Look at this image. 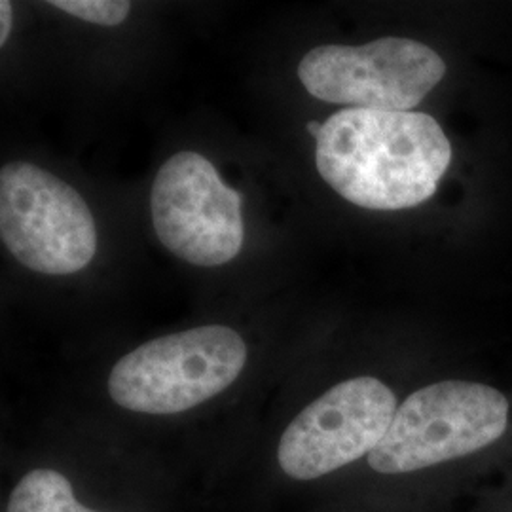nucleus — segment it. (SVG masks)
<instances>
[{
  "instance_id": "obj_1",
  "label": "nucleus",
  "mask_w": 512,
  "mask_h": 512,
  "mask_svg": "<svg viewBox=\"0 0 512 512\" xmlns=\"http://www.w3.org/2000/svg\"><path fill=\"white\" fill-rule=\"evenodd\" d=\"M315 165L344 200L399 211L435 196L452 164V145L425 112L344 109L315 139Z\"/></svg>"
},
{
  "instance_id": "obj_2",
  "label": "nucleus",
  "mask_w": 512,
  "mask_h": 512,
  "mask_svg": "<svg viewBox=\"0 0 512 512\" xmlns=\"http://www.w3.org/2000/svg\"><path fill=\"white\" fill-rule=\"evenodd\" d=\"M245 361L247 346L230 327L175 332L122 357L110 372V397L131 412L179 414L228 389Z\"/></svg>"
},
{
  "instance_id": "obj_3",
  "label": "nucleus",
  "mask_w": 512,
  "mask_h": 512,
  "mask_svg": "<svg viewBox=\"0 0 512 512\" xmlns=\"http://www.w3.org/2000/svg\"><path fill=\"white\" fill-rule=\"evenodd\" d=\"M509 401L490 385L439 382L414 391L391 421L382 442L366 456L382 475H404L465 458L501 439Z\"/></svg>"
},
{
  "instance_id": "obj_4",
  "label": "nucleus",
  "mask_w": 512,
  "mask_h": 512,
  "mask_svg": "<svg viewBox=\"0 0 512 512\" xmlns=\"http://www.w3.org/2000/svg\"><path fill=\"white\" fill-rule=\"evenodd\" d=\"M0 236L19 264L38 274H76L97 251L88 203L73 186L27 162L0 171Z\"/></svg>"
},
{
  "instance_id": "obj_5",
  "label": "nucleus",
  "mask_w": 512,
  "mask_h": 512,
  "mask_svg": "<svg viewBox=\"0 0 512 512\" xmlns=\"http://www.w3.org/2000/svg\"><path fill=\"white\" fill-rule=\"evenodd\" d=\"M446 63L412 38L385 37L365 46H319L298 65L315 99L351 109L410 112L437 88Z\"/></svg>"
},
{
  "instance_id": "obj_6",
  "label": "nucleus",
  "mask_w": 512,
  "mask_h": 512,
  "mask_svg": "<svg viewBox=\"0 0 512 512\" xmlns=\"http://www.w3.org/2000/svg\"><path fill=\"white\" fill-rule=\"evenodd\" d=\"M150 211L165 249L188 264L222 266L243 247L241 196L196 152H179L160 167Z\"/></svg>"
},
{
  "instance_id": "obj_7",
  "label": "nucleus",
  "mask_w": 512,
  "mask_h": 512,
  "mask_svg": "<svg viewBox=\"0 0 512 512\" xmlns=\"http://www.w3.org/2000/svg\"><path fill=\"white\" fill-rule=\"evenodd\" d=\"M395 393L372 376L334 385L285 429L277 459L285 475L313 480L368 456L397 412Z\"/></svg>"
},
{
  "instance_id": "obj_8",
  "label": "nucleus",
  "mask_w": 512,
  "mask_h": 512,
  "mask_svg": "<svg viewBox=\"0 0 512 512\" xmlns=\"http://www.w3.org/2000/svg\"><path fill=\"white\" fill-rule=\"evenodd\" d=\"M8 512H97L74 497L71 482L54 469H35L23 476L8 501Z\"/></svg>"
},
{
  "instance_id": "obj_9",
  "label": "nucleus",
  "mask_w": 512,
  "mask_h": 512,
  "mask_svg": "<svg viewBox=\"0 0 512 512\" xmlns=\"http://www.w3.org/2000/svg\"><path fill=\"white\" fill-rule=\"evenodd\" d=\"M50 6L59 8L74 18L107 27L124 23L131 10V4L124 0H54L50 2Z\"/></svg>"
},
{
  "instance_id": "obj_10",
  "label": "nucleus",
  "mask_w": 512,
  "mask_h": 512,
  "mask_svg": "<svg viewBox=\"0 0 512 512\" xmlns=\"http://www.w3.org/2000/svg\"><path fill=\"white\" fill-rule=\"evenodd\" d=\"M12 29V4L8 0L0 2V44H6Z\"/></svg>"
},
{
  "instance_id": "obj_11",
  "label": "nucleus",
  "mask_w": 512,
  "mask_h": 512,
  "mask_svg": "<svg viewBox=\"0 0 512 512\" xmlns=\"http://www.w3.org/2000/svg\"><path fill=\"white\" fill-rule=\"evenodd\" d=\"M306 128H308V131H310L311 135L317 139V137H319V133H321L323 124H319V122H310Z\"/></svg>"
}]
</instances>
